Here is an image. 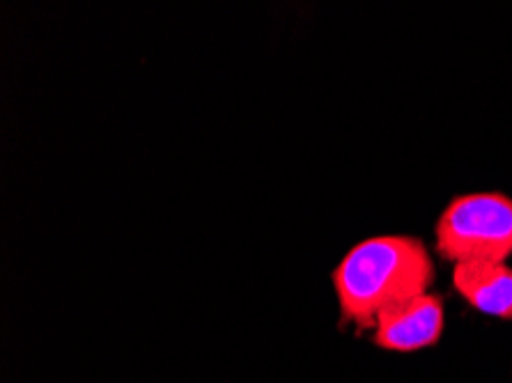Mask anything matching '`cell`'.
Listing matches in <instances>:
<instances>
[{"label": "cell", "mask_w": 512, "mask_h": 383, "mask_svg": "<svg viewBox=\"0 0 512 383\" xmlns=\"http://www.w3.org/2000/svg\"><path fill=\"white\" fill-rule=\"evenodd\" d=\"M453 285L483 315L512 319V269L506 262L455 264Z\"/></svg>", "instance_id": "4"}, {"label": "cell", "mask_w": 512, "mask_h": 383, "mask_svg": "<svg viewBox=\"0 0 512 383\" xmlns=\"http://www.w3.org/2000/svg\"><path fill=\"white\" fill-rule=\"evenodd\" d=\"M444 333V301L421 294L386 308L375 322V345L395 354L428 349Z\"/></svg>", "instance_id": "3"}, {"label": "cell", "mask_w": 512, "mask_h": 383, "mask_svg": "<svg viewBox=\"0 0 512 383\" xmlns=\"http://www.w3.org/2000/svg\"><path fill=\"white\" fill-rule=\"evenodd\" d=\"M437 250L453 264L506 262L512 255V198L496 191L457 195L441 211Z\"/></svg>", "instance_id": "2"}, {"label": "cell", "mask_w": 512, "mask_h": 383, "mask_svg": "<svg viewBox=\"0 0 512 383\" xmlns=\"http://www.w3.org/2000/svg\"><path fill=\"white\" fill-rule=\"evenodd\" d=\"M331 278L345 322L370 328L386 308L428 294L434 262L421 239L386 234L359 241Z\"/></svg>", "instance_id": "1"}]
</instances>
